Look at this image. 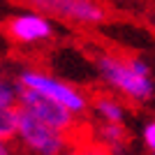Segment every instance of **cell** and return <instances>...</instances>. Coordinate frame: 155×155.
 <instances>
[{"mask_svg":"<svg viewBox=\"0 0 155 155\" xmlns=\"http://www.w3.org/2000/svg\"><path fill=\"white\" fill-rule=\"evenodd\" d=\"M95 67H97V74H100V79L104 84L109 86L111 91L120 93L130 102L143 104L153 97V93H155L153 79L141 77L139 72H134L130 58L116 56L111 51H102L95 56Z\"/></svg>","mask_w":155,"mask_h":155,"instance_id":"6da1fadb","label":"cell"},{"mask_svg":"<svg viewBox=\"0 0 155 155\" xmlns=\"http://www.w3.org/2000/svg\"><path fill=\"white\" fill-rule=\"evenodd\" d=\"M77 137L60 132V130L46 125L44 120L35 118L32 114L19 109V123L14 143L21 155H63L74 143Z\"/></svg>","mask_w":155,"mask_h":155,"instance_id":"7a4b0ae2","label":"cell"},{"mask_svg":"<svg viewBox=\"0 0 155 155\" xmlns=\"http://www.w3.org/2000/svg\"><path fill=\"white\" fill-rule=\"evenodd\" d=\"M16 81H19V88H28V91L42 93L44 97L67 107L79 118H86V114L91 111V97L86 95L79 86L67 84V81L53 77L51 72H46V70L26 67V70H21L16 74Z\"/></svg>","mask_w":155,"mask_h":155,"instance_id":"3957f363","label":"cell"},{"mask_svg":"<svg viewBox=\"0 0 155 155\" xmlns=\"http://www.w3.org/2000/svg\"><path fill=\"white\" fill-rule=\"evenodd\" d=\"M30 9L70 26L93 28L107 19V7L100 0H26Z\"/></svg>","mask_w":155,"mask_h":155,"instance_id":"277c9868","label":"cell"},{"mask_svg":"<svg viewBox=\"0 0 155 155\" xmlns=\"http://www.w3.org/2000/svg\"><path fill=\"white\" fill-rule=\"evenodd\" d=\"M16 107L23 109V111H28V114H32V116L39 118V120H44L46 125H51V127L60 130V132H67V134L79 137L86 130L84 118H79L77 114H72V111L67 109V107H63V104L44 97L42 93L21 88L19 97H16Z\"/></svg>","mask_w":155,"mask_h":155,"instance_id":"5b68a950","label":"cell"},{"mask_svg":"<svg viewBox=\"0 0 155 155\" xmlns=\"http://www.w3.org/2000/svg\"><path fill=\"white\" fill-rule=\"evenodd\" d=\"M5 30L9 35V39L21 46L44 44L56 35L53 19H49L46 14L37 12V9H28V12H19L9 16L5 23Z\"/></svg>","mask_w":155,"mask_h":155,"instance_id":"8992f818","label":"cell"},{"mask_svg":"<svg viewBox=\"0 0 155 155\" xmlns=\"http://www.w3.org/2000/svg\"><path fill=\"white\" fill-rule=\"evenodd\" d=\"M88 134L97 143H102L107 150H111L114 155L127 143L125 123H102V120H97V125H93V132H88Z\"/></svg>","mask_w":155,"mask_h":155,"instance_id":"52a82bcc","label":"cell"},{"mask_svg":"<svg viewBox=\"0 0 155 155\" xmlns=\"http://www.w3.org/2000/svg\"><path fill=\"white\" fill-rule=\"evenodd\" d=\"M91 114L102 123H125V104L114 95H95L91 97Z\"/></svg>","mask_w":155,"mask_h":155,"instance_id":"ba28073f","label":"cell"},{"mask_svg":"<svg viewBox=\"0 0 155 155\" xmlns=\"http://www.w3.org/2000/svg\"><path fill=\"white\" fill-rule=\"evenodd\" d=\"M63 155H114V153L107 150L102 143H97L95 139H93V137L84 130V132L74 139V143H72Z\"/></svg>","mask_w":155,"mask_h":155,"instance_id":"9c48e42d","label":"cell"},{"mask_svg":"<svg viewBox=\"0 0 155 155\" xmlns=\"http://www.w3.org/2000/svg\"><path fill=\"white\" fill-rule=\"evenodd\" d=\"M16 123H19V107H0V139H12L16 134Z\"/></svg>","mask_w":155,"mask_h":155,"instance_id":"30bf717a","label":"cell"},{"mask_svg":"<svg viewBox=\"0 0 155 155\" xmlns=\"http://www.w3.org/2000/svg\"><path fill=\"white\" fill-rule=\"evenodd\" d=\"M19 81L0 74V107H14L19 97Z\"/></svg>","mask_w":155,"mask_h":155,"instance_id":"8fae6325","label":"cell"},{"mask_svg":"<svg viewBox=\"0 0 155 155\" xmlns=\"http://www.w3.org/2000/svg\"><path fill=\"white\" fill-rule=\"evenodd\" d=\"M141 134H143V143H146V146L155 153V120H150V123L143 125Z\"/></svg>","mask_w":155,"mask_h":155,"instance_id":"7c38bea8","label":"cell"},{"mask_svg":"<svg viewBox=\"0 0 155 155\" xmlns=\"http://www.w3.org/2000/svg\"><path fill=\"white\" fill-rule=\"evenodd\" d=\"M0 155H21L12 139H0Z\"/></svg>","mask_w":155,"mask_h":155,"instance_id":"4fadbf2b","label":"cell"},{"mask_svg":"<svg viewBox=\"0 0 155 155\" xmlns=\"http://www.w3.org/2000/svg\"><path fill=\"white\" fill-rule=\"evenodd\" d=\"M153 155H155V153H153Z\"/></svg>","mask_w":155,"mask_h":155,"instance_id":"5bb4252c","label":"cell"}]
</instances>
